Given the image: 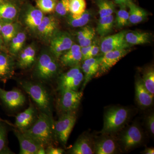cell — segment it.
<instances>
[{
  "label": "cell",
  "mask_w": 154,
  "mask_h": 154,
  "mask_svg": "<svg viewBox=\"0 0 154 154\" xmlns=\"http://www.w3.org/2000/svg\"><path fill=\"white\" fill-rule=\"evenodd\" d=\"M114 24V18L112 15L100 18L96 31L99 36L103 37L112 31Z\"/></svg>",
  "instance_id": "f1b7e54d"
},
{
  "label": "cell",
  "mask_w": 154,
  "mask_h": 154,
  "mask_svg": "<svg viewBox=\"0 0 154 154\" xmlns=\"http://www.w3.org/2000/svg\"><path fill=\"white\" fill-rule=\"evenodd\" d=\"M0 99L7 107L14 110L22 107L26 102V98L18 89L7 91L0 88Z\"/></svg>",
  "instance_id": "7c38bea8"
},
{
  "label": "cell",
  "mask_w": 154,
  "mask_h": 154,
  "mask_svg": "<svg viewBox=\"0 0 154 154\" xmlns=\"http://www.w3.org/2000/svg\"><path fill=\"white\" fill-rule=\"evenodd\" d=\"M49 51L59 60L61 56L74 44L72 37L68 32L58 30L49 42Z\"/></svg>",
  "instance_id": "ba28073f"
},
{
  "label": "cell",
  "mask_w": 154,
  "mask_h": 154,
  "mask_svg": "<svg viewBox=\"0 0 154 154\" xmlns=\"http://www.w3.org/2000/svg\"><path fill=\"white\" fill-rule=\"evenodd\" d=\"M46 154H62L65 153L63 149L60 148L54 147L52 146H49L45 148Z\"/></svg>",
  "instance_id": "60d3db41"
},
{
  "label": "cell",
  "mask_w": 154,
  "mask_h": 154,
  "mask_svg": "<svg viewBox=\"0 0 154 154\" xmlns=\"http://www.w3.org/2000/svg\"><path fill=\"white\" fill-rule=\"evenodd\" d=\"M102 58V56H96L83 61L84 62L81 68L84 73V79L81 91H83L93 77L96 75L99 70Z\"/></svg>",
  "instance_id": "d6986e66"
},
{
  "label": "cell",
  "mask_w": 154,
  "mask_h": 154,
  "mask_svg": "<svg viewBox=\"0 0 154 154\" xmlns=\"http://www.w3.org/2000/svg\"><path fill=\"white\" fill-rule=\"evenodd\" d=\"M76 111L62 113L54 122V137L63 145L66 144L77 119Z\"/></svg>",
  "instance_id": "5b68a950"
},
{
  "label": "cell",
  "mask_w": 154,
  "mask_h": 154,
  "mask_svg": "<svg viewBox=\"0 0 154 154\" xmlns=\"http://www.w3.org/2000/svg\"><path fill=\"white\" fill-rule=\"evenodd\" d=\"M131 114V111L126 107L115 106L108 108L104 113L101 133L111 134L117 132L127 122Z\"/></svg>",
  "instance_id": "277c9868"
},
{
  "label": "cell",
  "mask_w": 154,
  "mask_h": 154,
  "mask_svg": "<svg viewBox=\"0 0 154 154\" xmlns=\"http://www.w3.org/2000/svg\"><path fill=\"white\" fill-rule=\"evenodd\" d=\"M148 91L154 95V69L152 67L145 70L141 78Z\"/></svg>",
  "instance_id": "836d02e7"
},
{
  "label": "cell",
  "mask_w": 154,
  "mask_h": 154,
  "mask_svg": "<svg viewBox=\"0 0 154 154\" xmlns=\"http://www.w3.org/2000/svg\"><path fill=\"white\" fill-rule=\"evenodd\" d=\"M19 11L16 5L10 2L0 4V22H14L18 17Z\"/></svg>",
  "instance_id": "603a6c76"
},
{
  "label": "cell",
  "mask_w": 154,
  "mask_h": 154,
  "mask_svg": "<svg viewBox=\"0 0 154 154\" xmlns=\"http://www.w3.org/2000/svg\"><path fill=\"white\" fill-rule=\"evenodd\" d=\"M135 91L136 101L142 108L146 109L153 105L154 95L148 91L140 77L136 79Z\"/></svg>",
  "instance_id": "9a60e30c"
},
{
  "label": "cell",
  "mask_w": 154,
  "mask_h": 154,
  "mask_svg": "<svg viewBox=\"0 0 154 154\" xmlns=\"http://www.w3.org/2000/svg\"><path fill=\"white\" fill-rule=\"evenodd\" d=\"M95 3L99 8L100 18L112 15L115 11L114 3L110 0H95Z\"/></svg>",
  "instance_id": "1f68e13d"
},
{
  "label": "cell",
  "mask_w": 154,
  "mask_h": 154,
  "mask_svg": "<svg viewBox=\"0 0 154 154\" xmlns=\"http://www.w3.org/2000/svg\"><path fill=\"white\" fill-rule=\"evenodd\" d=\"M92 17V12L86 10L82 14L78 15L70 14L67 17L66 22L73 28H82L90 22Z\"/></svg>",
  "instance_id": "d4e9b609"
},
{
  "label": "cell",
  "mask_w": 154,
  "mask_h": 154,
  "mask_svg": "<svg viewBox=\"0 0 154 154\" xmlns=\"http://www.w3.org/2000/svg\"><path fill=\"white\" fill-rule=\"evenodd\" d=\"M37 117L36 108L30 104L28 108L17 116L15 125L18 130L23 132L34 124Z\"/></svg>",
  "instance_id": "2e32d148"
},
{
  "label": "cell",
  "mask_w": 154,
  "mask_h": 154,
  "mask_svg": "<svg viewBox=\"0 0 154 154\" xmlns=\"http://www.w3.org/2000/svg\"><path fill=\"white\" fill-rule=\"evenodd\" d=\"M96 32L95 29L91 26L86 25L82 27L77 33V39L81 47H86L92 44Z\"/></svg>",
  "instance_id": "4316f807"
},
{
  "label": "cell",
  "mask_w": 154,
  "mask_h": 154,
  "mask_svg": "<svg viewBox=\"0 0 154 154\" xmlns=\"http://www.w3.org/2000/svg\"><path fill=\"white\" fill-rule=\"evenodd\" d=\"M58 0H36L37 8L44 14L54 12Z\"/></svg>",
  "instance_id": "e575fe53"
},
{
  "label": "cell",
  "mask_w": 154,
  "mask_h": 154,
  "mask_svg": "<svg viewBox=\"0 0 154 154\" xmlns=\"http://www.w3.org/2000/svg\"><path fill=\"white\" fill-rule=\"evenodd\" d=\"M93 45L94 44H92L89 46L81 47V51L82 53V60L84 61L86 59L87 55H88V54L90 52V51L91 50L92 47H93Z\"/></svg>",
  "instance_id": "7bdbcfd3"
},
{
  "label": "cell",
  "mask_w": 154,
  "mask_h": 154,
  "mask_svg": "<svg viewBox=\"0 0 154 154\" xmlns=\"http://www.w3.org/2000/svg\"><path fill=\"white\" fill-rule=\"evenodd\" d=\"M99 51H100V47L97 46L96 44L93 45V47H92L91 50L90 51V52L89 53L88 55H87L85 60L90 58L96 56L99 53Z\"/></svg>",
  "instance_id": "b9f144b4"
},
{
  "label": "cell",
  "mask_w": 154,
  "mask_h": 154,
  "mask_svg": "<svg viewBox=\"0 0 154 154\" xmlns=\"http://www.w3.org/2000/svg\"><path fill=\"white\" fill-rule=\"evenodd\" d=\"M14 133L17 137L20 145V154H37L40 145L24 134L19 130H14Z\"/></svg>",
  "instance_id": "44dd1931"
},
{
  "label": "cell",
  "mask_w": 154,
  "mask_h": 154,
  "mask_svg": "<svg viewBox=\"0 0 154 154\" xmlns=\"http://www.w3.org/2000/svg\"><path fill=\"white\" fill-rule=\"evenodd\" d=\"M44 17V13L39 9L30 5L25 10L22 20L24 24L29 30L36 31Z\"/></svg>",
  "instance_id": "ffe728a7"
},
{
  "label": "cell",
  "mask_w": 154,
  "mask_h": 154,
  "mask_svg": "<svg viewBox=\"0 0 154 154\" xmlns=\"http://www.w3.org/2000/svg\"><path fill=\"white\" fill-rule=\"evenodd\" d=\"M69 152L72 154H94V140L88 133H85L77 139Z\"/></svg>",
  "instance_id": "e0dca14e"
},
{
  "label": "cell",
  "mask_w": 154,
  "mask_h": 154,
  "mask_svg": "<svg viewBox=\"0 0 154 154\" xmlns=\"http://www.w3.org/2000/svg\"><path fill=\"white\" fill-rule=\"evenodd\" d=\"M146 125L151 134H154V114L153 113L149 114L146 119Z\"/></svg>",
  "instance_id": "ab89813d"
},
{
  "label": "cell",
  "mask_w": 154,
  "mask_h": 154,
  "mask_svg": "<svg viewBox=\"0 0 154 154\" xmlns=\"http://www.w3.org/2000/svg\"><path fill=\"white\" fill-rule=\"evenodd\" d=\"M36 48L33 43L23 48L18 54L16 65L19 68L26 69L30 68L35 64L36 59Z\"/></svg>",
  "instance_id": "5bb4252c"
},
{
  "label": "cell",
  "mask_w": 154,
  "mask_h": 154,
  "mask_svg": "<svg viewBox=\"0 0 154 154\" xmlns=\"http://www.w3.org/2000/svg\"><path fill=\"white\" fill-rule=\"evenodd\" d=\"M84 79V74L82 72H80L71 79L69 80L60 86H58V90L59 91L66 90L78 91L81 84L83 82Z\"/></svg>",
  "instance_id": "4dcf8cb0"
},
{
  "label": "cell",
  "mask_w": 154,
  "mask_h": 154,
  "mask_svg": "<svg viewBox=\"0 0 154 154\" xmlns=\"http://www.w3.org/2000/svg\"><path fill=\"white\" fill-rule=\"evenodd\" d=\"M16 65L13 56L0 52V81L5 84L14 76Z\"/></svg>",
  "instance_id": "ac0fdd59"
},
{
  "label": "cell",
  "mask_w": 154,
  "mask_h": 154,
  "mask_svg": "<svg viewBox=\"0 0 154 154\" xmlns=\"http://www.w3.org/2000/svg\"><path fill=\"white\" fill-rule=\"evenodd\" d=\"M58 60L49 51L41 52L34 64L33 75L35 78L42 82H49L54 79L59 72Z\"/></svg>",
  "instance_id": "3957f363"
},
{
  "label": "cell",
  "mask_w": 154,
  "mask_h": 154,
  "mask_svg": "<svg viewBox=\"0 0 154 154\" xmlns=\"http://www.w3.org/2000/svg\"><path fill=\"white\" fill-rule=\"evenodd\" d=\"M7 142V131L5 127L0 123V152L5 148Z\"/></svg>",
  "instance_id": "f35d334b"
},
{
  "label": "cell",
  "mask_w": 154,
  "mask_h": 154,
  "mask_svg": "<svg viewBox=\"0 0 154 154\" xmlns=\"http://www.w3.org/2000/svg\"><path fill=\"white\" fill-rule=\"evenodd\" d=\"M86 6L85 0H69V9L71 14H82L86 10Z\"/></svg>",
  "instance_id": "8d00e7d4"
},
{
  "label": "cell",
  "mask_w": 154,
  "mask_h": 154,
  "mask_svg": "<svg viewBox=\"0 0 154 154\" xmlns=\"http://www.w3.org/2000/svg\"><path fill=\"white\" fill-rule=\"evenodd\" d=\"M126 6H120V9L116 13L114 24L116 28H123L129 24V13L126 9Z\"/></svg>",
  "instance_id": "d6a6232c"
},
{
  "label": "cell",
  "mask_w": 154,
  "mask_h": 154,
  "mask_svg": "<svg viewBox=\"0 0 154 154\" xmlns=\"http://www.w3.org/2000/svg\"><path fill=\"white\" fill-rule=\"evenodd\" d=\"M144 139L143 132L138 125L133 124L121 134L119 142L125 151H128L140 145Z\"/></svg>",
  "instance_id": "52a82bcc"
},
{
  "label": "cell",
  "mask_w": 154,
  "mask_h": 154,
  "mask_svg": "<svg viewBox=\"0 0 154 154\" xmlns=\"http://www.w3.org/2000/svg\"><path fill=\"white\" fill-rule=\"evenodd\" d=\"M127 7L129 9V22L131 24H139L144 21L147 17L148 14L146 11L137 5L132 1L128 5Z\"/></svg>",
  "instance_id": "484cf974"
},
{
  "label": "cell",
  "mask_w": 154,
  "mask_h": 154,
  "mask_svg": "<svg viewBox=\"0 0 154 154\" xmlns=\"http://www.w3.org/2000/svg\"><path fill=\"white\" fill-rule=\"evenodd\" d=\"M3 23L0 22V33H1V30H2V26Z\"/></svg>",
  "instance_id": "c3c4849f"
},
{
  "label": "cell",
  "mask_w": 154,
  "mask_h": 154,
  "mask_svg": "<svg viewBox=\"0 0 154 154\" xmlns=\"http://www.w3.org/2000/svg\"><path fill=\"white\" fill-rule=\"evenodd\" d=\"M19 85L33 99L43 112L53 117L51 98L45 88L38 83L28 81H21Z\"/></svg>",
  "instance_id": "7a4b0ae2"
},
{
  "label": "cell",
  "mask_w": 154,
  "mask_h": 154,
  "mask_svg": "<svg viewBox=\"0 0 154 154\" xmlns=\"http://www.w3.org/2000/svg\"><path fill=\"white\" fill-rule=\"evenodd\" d=\"M3 43H4V41H3V38H2V36L0 35V48H1L2 46Z\"/></svg>",
  "instance_id": "7dc6e473"
},
{
  "label": "cell",
  "mask_w": 154,
  "mask_h": 154,
  "mask_svg": "<svg viewBox=\"0 0 154 154\" xmlns=\"http://www.w3.org/2000/svg\"><path fill=\"white\" fill-rule=\"evenodd\" d=\"M81 71L82 68L80 64L71 68L68 71L62 74L58 77L57 79V87L68 82Z\"/></svg>",
  "instance_id": "d590c367"
},
{
  "label": "cell",
  "mask_w": 154,
  "mask_h": 154,
  "mask_svg": "<svg viewBox=\"0 0 154 154\" xmlns=\"http://www.w3.org/2000/svg\"><path fill=\"white\" fill-rule=\"evenodd\" d=\"M55 13L60 17H65L69 13V0H60L58 1L55 10Z\"/></svg>",
  "instance_id": "74e56055"
},
{
  "label": "cell",
  "mask_w": 154,
  "mask_h": 154,
  "mask_svg": "<svg viewBox=\"0 0 154 154\" xmlns=\"http://www.w3.org/2000/svg\"><path fill=\"white\" fill-rule=\"evenodd\" d=\"M114 1L116 4L119 6H125L127 7L128 5L132 1V0H114Z\"/></svg>",
  "instance_id": "ee69618b"
},
{
  "label": "cell",
  "mask_w": 154,
  "mask_h": 154,
  "mask_svg": "<svg viewBox=\"0 0 154 154\" xmlns=\"http://www.w3.org/2000/svg\"><path fill=\"white\" fill-rule=\"evenodd\" d=\"M3 2V1H2V0H0V4H1V3H2V2Z\"/></svg>",
  "instance_id": "681fc988"
},
{
  "label": "cell",
  "mask_w": 154,
  "mask_h": 154,
  "mask_svg": "<svg viewBox=\"0 0 154 154\" xmlns=\"http://www.w3.org/2000/svg\"><path fill=\"white\" fill-rule=\"evenodd\" d=\"M57 101L58 109L62 113L76 111L83 96V91L63 90L60 91Z\"/></svg>",
  "instance_id": "8992f818"
},
{
  "label": "cell",
  "mask_w": 154,
  "mask_h": 154,
  "mask_svg": "<svg viewBox=\"0 0 154 154\" xmlns=\"http://www.w3.org/2000/svg\"><path fill=\"white\" fill-rule=\"evenodd\" d=\"M151 35L147 32L131 31L126 32L125 39L130 45H138L149 43L151 41Z\"/></svg>",
  "instance_id": "cb8c5ba5"
},
{
  "label": "cell",
  "mask_w": 154,
  "mask_h": 154,
  "mask_svg": "<svg viewBox=\"0 0 154 154\" xmlns=\"http://www.w3.org/2000/svg\"><path fill=\"white\" fill-rule=\"evenodd\" d=\"M102 135L94 140V154H115L118 149V143L115 138L102 134Z\"/></svg>",
  "instance_id": "4fadbf2b"
},
{
  "label": "cell",
  "mask_w": 154,
  "mask_h": 154,
  "mask_svg": "<svg viewBox=\"0 0 154 154\" xmlns=\"http://www.w3.org/2000/svg\"><path fill=\"white\" fill-rule=\"evenodd\" d=\"M59 25V21L54 16H44L35 32L42 40L49 42L53 36L58 31Z\"/></svg>",
  "instance_id": "30bf717a"
},
{
  "label": "cell",
  "mask_w": 154,
  "mask_h": 154,
  "mask_svg": "<svg viewBox=\"0 0 154 154\" xmlns=\"http://www.w3.org/2000/svg\"><path fill=\"white\" fill-rule=\"evenodd\" d=\"M129 48L116 50L105 53L102 60L96 76H100L108 72L122 58L130 52Z\"/></svg>",
  "instance_id": "9c48e42d"
},
{
  "label": "cell",
  "mask_w": 154,
  "mask_h": 154,
  "mask_svg": "<svg viewBox=\"0 0 154 154\" xmlns=\"http://www.w3.org/2000/svg\"><path fill=\"white\" fill-rule=\"evenodd\" d=\"M143 153L146 154H154V149L153 148H146L143 152Z\"/></svg>",
  "instance_id": "f6af8a7d"
},
{
  "label": "cell",
  "mask_w": 154,
  "mask_h": 154,
  "mask_svg": "<svg viewBox=\"0 0 154 154\" xmlns=\"http://www.w3.org/2000/svg\"><path fill=\"white\" fill-rule=\"evenodd\" d=\"M125 31L104 37L101 42L100 50L102 54L116 50L129 48L130 45L125 39Z\"/></svg>",
  "instance_id": "8fae6325"
},
{
  "label": "cell",
  "mask_w": 154,
  "mask_h": 154,
  "mask_svg": "<svg viewBox=\"0 0 154 154\" xmlns=\"http://www.w3.org/2000/svg\"><path fill=\"white\" fill-rule=\"evenodd\" d=\"M19 25L17 22L3 23L1 33L4 42L6 44H9L19 31Z\"/></svg>",
  "instance_id": "f546056e"
},
{
  "label": "cell",
  "mask_w": 154,
  "mask_h": 154,
  "mask_svg": "<svg viewBox=\"0 0 154 154\" xmlns=\"http://www.w3.org/2000/svg\"><path fill=\"white\" fill-rule=\"evenodd\" d=\"M53 117L41 112L29 129L22 132L45 147L52 146L54 137Z\"/></svg>",
  "instance_id": "6da1fadb"
},
{
  "label": "cell",
  "mask_w": 154,
  "mask_h": 154,
  "mask_svg": "<svg viewBox=\"0 0 154 154\" xmlns=\"http://www.w3.org/2000/svg\"><path fill=\"white\" fill-rule=\"evenodd\" d=\"M81 48L79 45L74 44L69 49L61 56L58 60L64 66L71 68L80 64L82 59Z\"/></svg>",
  "instance_id": "7402d4cb"
},
{
  "label": "cell",
  "mask_w": 154,
  "mask_h": 154,
  "mask_svg": "<svg viewBox=\"0 0 154 154\" xmlns=\"http://www.w3.org/2000/svg\"><path fill=\"white\" fill-rule=\"evenodd\" d=\"M27 35L24 31H19L10 42L9 53L14 57H17L24 47Z\"/></svg>",
  "instance_id": "83f0119b"
},
{
  "label": "cell",
  "mask_w": 154,
  "mask_h": 154,
  "mask_svg": "<svg viewBox=\"0 0 154 154\" xmlns=\"http://www.w3.org/2000/svg\"><path fill=\"white\" fill-rule=\"evenodd\" d=\"M46 152H45V148L43 146H40L39 148L38 149V152H37V154H45Z\"/></svg>",
  "instance_id": "bcb514c9"
}]
</instances>
